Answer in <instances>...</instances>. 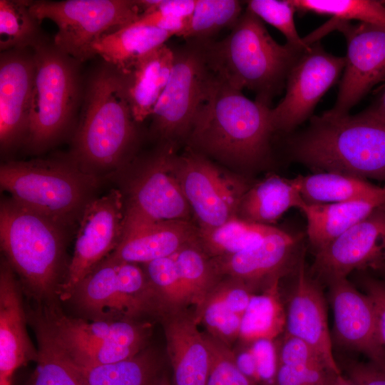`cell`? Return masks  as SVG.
<instances>
[{"mask_svg":"<svg viewBox=\"0 0 385 385\" xmlns=\"http://www.w3.org/2000/svg\"><path fill=\"white\" fill-rule=\"evenodd\" d=\"M270 109L213 74L185 140L188 148L234 166L260 165L269 158L276 133Z\"/></svg>","mask_w":385,"mask_h":385,"instance_id":"1","label":"cell"},{"mask_svg":"<svg viewBox=\"0 0 385 385\" xmlns=\"http://www.w3.org/2000/svg\"><path fill=\"white\" fill-rule=\"evenodd\" d=\"M289 157L314 173L335 172L385 184V122L354 115L312 116L287 140Z\"/></svg>","mask_w":385,"mask_h":385,"instance_id":"2","label":"cell"},{"mask_svg":"<svg viewBox=\"0 0 385 385\" xmlns=\"http://www.w3.org/2000/svg\"><path fill=\"white\" fill-rule=\"evenodd\" d=\"M202 43L215 75L239 91L255 92V100L270 107L286 86L292 66L306 51L278 43L263 21L245 8L224 38Z\"/></svg>","mask_w":385,"mask_h":385,"instance_id":"3","label":"cell"},{"mask_svg":"<svg viewBox=\"0 0 385 385\" xmlns=\"http://www.w3.org/2000/svg\"><path fill=\"white\" fill-rule=\"evenodd\" d=\"M66 230L14 201L0 205V241L6 260L40 304L58 296L65 272Z\"/></svg>","mask_w":385,"mask_h":385,"instance_id":"4","label":"cell"},{"mask_svg":"<svg viewBox=\"0 0 385 385\" xmlns=\"http://www.w3.org/2000/svg\"><path fill=\"white\" fill-rule=\"evenodd\" d=\"M71 159L83 170L99 175L123 165L137 136L121 75L105 68L92 79Z\"/></svg>","mask_w":385,"mask_h":385,"instance_id":"5","label":"cell"},{"mask_svg":"<svg viewBox=\"0 0 385 385\" xmlns=\"http://www.w3.org/2000/svg\"><path fill=\"white\" fill-rule=\"evenodd\" d=\"M99 180L71 158L9 161L0 168L1 190L65 230L79 222Z\"/></svg>","mask_w":385,"mask_h":385,"instance_id":"6","label":"cell"},{"mask_svg":"<svg viewBox=\"0 0 385 385\" xmlns=\"http://www.w3.org/2000/svg\"><path fill=\"white\" fill-rule=\"evenodd\" d=\"M32 49L35 76L26 143L39 153L62 137L73 118L79 98L78 62L46 41Z\"/></svg>","mask_w":385,"mask_h":385,"instance_id":"7","label":"cell"},{"mask_svg":"<svg viewBox=\"0 0 385 385\" xmlns=\"http://www.w3.org/2000/svg\"><path fill=\"white\" fill-rule=\"evenodd\" d=\"M71 299L90 320H140L160 314L143 267L110 255L84 277Z\"/></svg>","mask_w":385,"mask_h":385,"instance_id":"8","label":"cell"},{"mask_svg":"<svg viewBox=\"0 0 385 385\" xmlns=\"http://www.w3.org/2000/svg\"><path fill=\"white\" fill-rule=\"evenodd\" d=\"M42 308V307H41ZM53 334L73 363L94 367L130 358L146 348L151 324L142 320H87L42 308Z\"/></svg>","mask_w":385,"mask_h":385,"instance_id":"9","label":"cell"},{"mask_svg":"<svg viewBox=\"0 0 385 385\" xmlns=\"http://www.w3.org/2000/svg\"><path fill=\"white\" fill-rule=\"evenodd\" d=\"M30 11L41 22L53 21V44L78 62L92 57L91 47L103 36L137 21L141 11L134 0L31 1Z\"/></svg>","mask_w":385,"mask_h":385,"instance_id":"10","label":"cell"},{"mask_svg":"<svg viewBox=\"0 0 385 385\" xmlns=\"http://www.w3.org/2000/svg\"><path fill=\"white\" fill-rule=\"evenodd\" d=\"M173 49V68L151 115V128L163 144L175 148L176 143L186 140L214 73L202 43L185 41Z\"/></svg>","mask_w":385,"mask_h":385,"instance_id":"11","label":"cell"},{"mask_svg":"<svg viewBox=\"0 0 385 385\" xmlns=\"http://www.w3.org/2000/svg\"><path fill=\"white\" fill-rule=\"evenodd\" d=\"M337 29L346 41V54L342 78L334 106L324 112L342 117L375 85L385 81V26L360 22L331 20L308 35L312 42Z\"/></svg>","mask_w":385,"mask_h":385,"instance_id":"12","label":"cell"},{"mask_svg":"<svg viewBox=\"0 0 385 385\" xmlns=\"http://www.w3.org/2000/svg\"><path fill=\"white\" fill-rule=\"evenodd\" d=\"M175 163L200 229L214 228L237 217L240 202L250 187L245 180L189 148L183 155H175Z\"/></svg>","mask_w":385,"mask_h":385,"instance_id":"13","label":"cell"},{"mask_svg":"<svg viewBox=\"0 0 385 385\" xmlns=\"http://www.w3.org/2000/svg\"><path fill=\"white\" fill-rule=\"evenodd\" d=\"M174 148L163 144L141 165L127 187L124 224L190 221L192 210L175 163Z\"/></svg>","mask_w":385,"mask_h":385,"instance_id":"14","label":"cell"},{"mask_svg":"<svg viewBox=\"0 0 385 385\" xmlns=\"http://www.w3.org/2000/svg\"><path fill=\"white\" fill-rule=\"evenodd\" d=\"M125 220L123 193L117 189L91 200L85 207L73 257L58 297L67 300L84 277L111 254L122 237Z\"/></svg>","mask_w":385,"mask_h":385,"instance_id":"15","label":"cell"},{"mask_svg":"<svg viewBox=\"0 0 385 385\" xmlns=\"http://www.w3.org/2000/svg\"><path fill=\"white\" fill-rule=\"evenodd\" d=\"M345 58L327 52L318 43L304 51L290 69L284 98L270 109L276 132L290 133L311 117L317 103L344 71Z\"/></svg>","mask_w":385,"mask_h":385,"instance_id":"16","label":"cell"},{"mask_svg":"<svg viewBox=\"0 0 385 385\" xmlns=\"http://www.w3.org/2000/svg\"><path fill=\"white\" fill-rule=\"evenodd\" d=\"M385 262V202L315 252L309 274L322 286Z\"/></svg>","mask_w":385,"mask_h":385,"instance_id":"17","label":"cell"},{"mask_svg":"<svg viewBox=\"0 0 385 385\" xmlns=\"http://www.w3.org/2000/svg\"><path fill=\"white\" fill-rule=\"evenodd\" d=\"M304 255L300 236L275 228L244 251L212 259L222 277L238 280L257 294L296 273Z\"/></svg>","mask_w":385,"mask_h":385,"instance_id":"18","label":"cell"},{"mask_svg":"<svg viewBox=\"0 0 385 385\" xmlns=\"http://www.w3.org/2000/svg\"><path fill=\"white\" fill-rule=\"evenodd\" d=\"M327 286L334 314V342L385 368V347L378 336L370 298L359 291L348 278L332 280Z\"/></svg>","mask_w":385,"mask_h":385,"instance_id":"19","label":"cell"},{"mask_svg":"<svg viewBox=\"0 0 385 385\" xmlns=\"http://www.w3.org/2000/svg\"><path fill=\"white\" fill-rule=\"evenodd\" d=\"M35 76L34 51L1 53L0 58V145L9 152L26 140Z\"/></svg>","mask_w":385,"mask_h":385,"instance_id":"20","label":"cell"},{"mask_svg":"<svg viewBox=\"0 0 385 385\" xmlns=\"http://www.w3.org/2000/svg\"><path fill=\"white\" fill-rule=\"evenodd\" d=\"M295 279L284 306V332L306 342L329 370L342 373L333 354L323 286L309 274L304 259Z\"/></svg>","mask_w":385,"mask_h":385,"instance_id":"21","label":"cell"},{"mask_svg":"<svg viewBox=\"0 0 385 385\" xmlns=\"http://www.w3.org/2000/svg\"><path fill=\"white\" fill-rule=\"evenodd\" d=\"M22 291L6 260L0 267V377H12L15 371L36 361L38 350L26 328Z\"/></svg>","mask_w":385,"mask_h":385,"instance_id":"22","label":"cell"},{"mask_svg":"<svg viewBox=\"0 0 385 385\" xmlns=\"http://www.w3.org/2000/svg\"><path fill=\"white\" fill-rule=\"evenodd\" d=\"M173 385H206L210 352L195 315L188 310L162 314Z\"/></svg>","mask_w":385,"mask_h":385,"instance_id":"23","label":"cell"},{"mask_svg":"<svg viewBox=\"0 0 385 385\" xmlns=\"http://www.w3.org/2000/svg\"><path fill=\"white\" fill-rule=\"evenodd\" d=\"M199 227L188 220L124 224L122 237L109 255L120 261L145 264L173 256L197 242Z\"/></svg>","mask_w":385,"mask_h":385,"instance_id":"24","label":"cell"},{"mask_svg":"<svg viewBox=\"0 0 385 385\" xmlns=\"http://www.w3.org/2000/svg\"><path fill=\"white\" fill-rule=\"evenodd\" d=\"M173 61V49L164 43L138 59L126 73H120L136 123L152 115L168 83Z\"/></svg>","mask_w":385,"mask_h":385,"instance_id":"25","label":"cell"},{"mask_svg":"<svg viewBox=\"0 0 385 385\" xmlns=\"http://www.w3.org/2000/svg\"><path fill=\"white\" fill-rule=\"evenodd\" d=\"M385 202V184L372 197L325 204L304 203L299 210L307 219V235L314 252L324 247Z\"/></svg>","mask_w":385,"mask_h":385,"instance_id":"26","label":"cell"},{"mask_svg":"<svg viewBox=\"0 0 385 385\" xmlns=\"http://www.w3.org/2000/svg\"><path fill=\"white\" fill-rule=\"evenodd\" d=\"M304 203L294 178L272 175L249 188L240 202L237 217L270 225L289 209L299 210Z\"/></svg>","mask_w":385,"mask_h":385,"instance_id":"27","label":"cell"},{"mask_svg":"<svg viewBox=\"0 0 385 385\" xmlns=\"http://www.w3.org/2000/svg\"><path fill=\"white\" fill-rule=\"evenodd\" d=\"M38 344L36 365L26 385H86L73 361L58 342L41 308L30 316Z\"/></svg>","mask_w":385,"mask_h":385,"instance_id":"28","label":"cell"},{"mask_svg":"<svg viewBox=\"0 0 385 385\" xmlns=\"http://www.w3.org/2000/svg\"><path fill=\"white\" fill-rule=\"evenodd\" d=\"M172 36L159 29L133 23L100 38L92 45L91 55L101 56L123 74L138 59L165 43Z\"/></svg>","mask_w":385,"mask_h":385,"instance_id":"29","label":"cell"},{"mask_svg":"<svg viewBox=\"0 0 385 385\" xmlns=\"http://www.w3.org/2000/svg\"><path fill=\"white\" fill-rule=\"evenodd\" d=\"M86 385H161L166 375L159 354L145 348L136 355L112 364L78 366Z\"/></svg>","mask_w":385,"mask_h":385,"instance_id":"30","label":"cell"},{"mask_svg":"<svg viewBox=\"0 0 385 385\" xmlns=\"http://www.w3.org/2000/svg\"><path fill=\"white\" fill-rule=\"evenodd\" d=\"M308 204H325L368 198L381 192L384 185L335 172L314 173L294 178Z\"/></svg>","mask_w":385,"mask_h":385,"instance_id":"31","label":"cell"},{"mask_svg":"<svg viewBox=\"0 0 385 385\" xmlns=\"http://www.w3.org/2000/svg\"><path fill=\"white\" fill-rule=\"evenodd\" d=\"M286 312L279 281L254 294L241 318L239 339L243 344L260 339L275 340L285 331Z\"/></svg>","mask_w":385,"mask_h":385,"instance_id":"32","label":"cell"},{"mask_svg":"<svg viewBox=\"0 0 385 385\" xmlns=\"http://www.w3.org/2000/svg\"><path fill=\"white\" fill-rule=\"evenodd\" d=\"M188 305L195 311L205 302L222 277L213 259L197 241L188 244L173 255Z\"/></svg>","mask_w":385,"mask_h":385,"instance_id":"33","label":"cell"},{"mask_svg":"<svg viewBox=\"0 0 385 385\" xmlns=\"http://www.w3.org/2000/svg\"><path fill=\"white\" fill-rule=\"evenodd\" d=\"M275 228L235 217L214 228H199L197 242L211 258H220L252 247Z\"/></svg>","mask_w":385,"mask_h":385,"instance_id":"34","label":"cell"},{"mask_svg":"<svg viewBox=\"0 0 385 385\" xmlns=\"http://www.w3.org/2000/svg\"><path fill=\"white\" fill-rule=\"evenodd\" d=\"M30 1H0V49L34 48L43 39L40 22L30 11Z\"/></svg>","mask_w":385,"mask_h":385,"instance_id":"35","label":"cell"},{"mask_svg":"<svg viewBox=\"0 0 385 385\" xmlns=\"http://www.w3.org/2000/svg\"><path fill=\"white\" fill-rule=\"evenodd\" d=\"M244 1L197 0L194 11L180 35L186 41L206 42L216 34L236 24L244 11Z\"/></svg>","mask_w":385,"mask_h":385,"instance_id":"36","label":"cell"},{"mask_svg":"<svg viewBox=\"0 0 385 385\" xmlns=\"http://www.w3.org/2000/svg\"><path fill=\"white\" fill-rule=\"evenodd\" d=\"M296 11L332 16L333 21L385 26V4L377 0H289Z\"/></svg>","mask_w":385,"mask_h":385,"instance_id":"37","label":"cell"},{"mask_svg":"<svg viewBox=\"0 0 385 385\" xmlns=\"http://www.w3.org/2000/svg\"><path fill=\"white\" fill-rule=\"evenodd\" d=\"M143 268L155 294L159 317L165 313L188 310L186 296L173 256L143 264Z\"/></svg>","mask_w":385,"mask_h":385,"instance_id":"38","label":"cell"},{"mask_svg":"<svg viewBox=\"0 0 385 385\" xmlns=\"http://www.w3.org/2000/svg\"><path fill=\"white\" fill-rule=\"evenodd\" d=\"M208 334L232 348L239 339L242 317L233 312L217 296L210 292L202 305L193 312Z\"/></svg>","mask_w":385,"mask_h":385,"instance_id":"39","label":"cell"},{"mask_svg":"<svg viewBox=\"0 0 385 385\" xmlns=\"http://www.w3.org/2000/svg\"><path fill=\"white\" fill-rule=\"evenodd\" d=\"M244 4L245 9L278 29L286 38L287 43L302 50L310 48L297 32L294 21L296 9L289 0H250Z\"/></svg>","mask_w":385,"mask_h":385,"instance_id":"40","label":"cell"},{"mask_svg":"<svg viewBox=\"0 0 385 385\" xmlns=\"http://www.w3.org/2000/svg\"><path fill=\"white\" fill-rule=\"evenodd\" d=\"M210 352L206 385H257L237 368L232 349L209 334H205Z\"/></svg>","mask_w":385,"mask_h":385,"instance_id":"41","label":"cell"},{"mask_svg":"<svg viewBox=\"0 0 385 385\" xmlns=\"http://www.w3.org/2000/svg\"><path fill=\"white\" fill-rule=\"evenodd\" d=\"M281 336L279 339L275 342L279 364L319 366L329 369L317 352L306 342L285 332Z\"/></svg>","mask_w":385,"mask_h":385,"instance_id":"42","label":"cell"},{"mask_svg":"<svg viewBox=\"0 0 385 385\" xmlns=\"http://www.w3.org/2000/svg\"><path fill=\"white\" fill-rule=\"evenodd\" d=\"M338 374L324 367L279 364L274 385H331Z\"/></svg>","mask_w":385,"mask_h":385,"instance_id":"43","label":"cell"},{"mask_svg":"<svg viewBox=\"0 0 385 385\" xmlns=\"http://www.w3.org/2000/svg\"><path fill=\"white\" fill-rule=\"evenodd\" d=\"M359 272L357 281L373 304L378 336L385 347V279L374 276L368 271Z\"/></svg>","mask_w":385,"mask_h":385,"instance_id":"44","label":"cell"},{"mask_svg":"<svg viewBox=\"0 0 385 385\" xmlns=\"http://www.w3.org/2000/svg\"><path fill=\"white\" fill-rule=\"evenodd\" d=\"M337 361L342 373L354 385H385V368L372 361L351 358H340Z\"/></svg>","mask_w":385,"mask_h":385,"instance_id":"45","label":"cell"},{"mask_svg":"<svg viewBox=\"0 0 385 385\" xmlns=\"http://www.w3.org/2000/svg\"><path fill=\"white\" fill-rule=\"evenodd\" d=\"M249 345L256 361L259 385H274L279 366L275 340L260 339Z\"/></svg>","mask_w":385,"mask_h":385,"instance_id":"46","label":"cell"},{"mask_svg":"<svg viewBox=\"0 0 385 385\" xmlns=\"http://www.w3.org/2000/svg\"><path fill=\"white\" fill-rule=\"evenodd\" d=\"M211 292L241 317L255 294L243 283L230 277H222Z\"/></svg>","mask_w":385,"mask_h":385,"instance_id":"47","label":"cell"},{"mask_svg":"<svg viewBox=\"0 0 385 385\" xmlns=\"http://www.w3.org/2000/svg\"><path fill=\"white\" fill-rule=\"evenodd\" d=\"M141 14L158 11L173 16L189 19L197 0H137Z\"/></svg>","mask_w":385,"mask_h":385,"instance_id":"48","label":"cell"},{"mask_svg":"<svg viewBox=\"0 0 385 385\" xmlns=\"http://www.w3.org/2000/svg\"><path fill=\"white\" fill-rule=\"evenodd\" d=\"M188 19H184L158 11L141 14L135 23L155 27L180 37L187 27Z\"/></svg>","mask_w":385,"mask_h":385,"instance_id":"49","label":"cell"},{"mask_svg":"<svg viewBox=\"0 0 385 385\" xmlns=\"http://www.w3.org/2000/svg\"><path fill=\"white\" fill-rule=\"evenodd\" d=\"M238 351H233L235 361L239 370L251 381L259 385L256 361L249 344H245Z\"/></svg>","mask_w":385,"mask_h":385,"instance_id":"50","label":"cell"},{"mask_svg":"<svg viewBox=\"0 0 385 385\" xmlns=\"http://www.w3.org/2000/svg\"><path fill=\"white\" fill-rule=\"evenodd\" d=\"M359 114L369 118L385 122V81L382 91L375 101Z\"/></svg>","mask_w":385,"mask_h":385,"instance_id":"51","label":"cell"},{"mask_svg":"<svg viewBox=\"0 0 385 385\" xmlns=\"http://www.w3.org/2000/svg\"><path fill=\"white\" fill-rule=\"evenodd\" d=\"M331 385H354L349 379L342 373L338 374L334 378Z\"/></svg>","mask_w":385,"mask_h":385,"instance_id":"52","label":"cell"},{"mask_svg":"<svg viewBox=\"0 0 385 385\" xmlns=\"http://www.w3.org/2000/svg\"><path fill=\"white\" fill-rule=\"evenodd\" d=\"M372 272H376L379 276V277L385 279V262L379 265Z\"/></svg>","mask_w":385,"mask_h":385,"instance_id":"53","label":"cell"},{"mask_svg":"<svg viewBox=\"0 0 385 385\" xmlns=\"http://www.w3.org/2000/svg\"><path fill=\"white\" fill-rule=\"evenodd\" d=\"M12 377H0V385H11Z\"/></svg>","mask_w":385,"mask_h":385,"instance_id":"54","label":"cell"},{"mask_svg":"<svg viewBox=\"0 0 385 385\" xmlns=\"http://www.w3.org/2000/svg\"><path fill=\"white\" fill-rule=\"evenodd\" d=\"M161 385H172L166 376Z\"/></svg>","mask_w":385,"mask_h":385,"instance_id":"55","label":"cell"},{"mask_svg":"<svg viewBox=\"0 0 385 385\" xmlns=\"http://www.w3.org/2000/svg\"><path fill=\"white\" fill-rule=\"evenodd\" d=\"M384 4H385V1H384Z\"/></svg>","mask_w":385,"mask_h":385,"instance_id":"56","label":"cell"}]
</instances>
